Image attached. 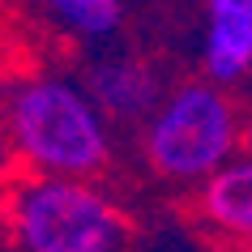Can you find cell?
Listing matches in <instances>:
<instances>
[{
	"instance_id": "ba28073f",
	"label": "cell",
	"mask_w": 252,
	"mask_h": 252,
	"mask_svg": "<svg viewBox=\"0 0 252 252\" xmlns=\"http://www.w3.org/2000/svg\"><path fill=\"white\" fill-rule=\"evenodd\" d=\"M0 68H4V34H0Z\"/></svg>"
},
{
	"instance_id": "9c48e42d",
	"label": "cell",
	"mask_w": 252,
	"mask_h": 252,
	"mask_svg": "<svg viewBox=\"0 0 252 252\" xmlns=\"http://www.w3.org/2000/svg\"><path fill=\"white\" fill-rule=\"evenodd\" d=\"M0 167H4V146H0Z\"/></svg>"
},
{
	"instance_id": "277c9868",
	"label": "cell",
	"mask_w": 252,
	"mask_h": 252,
	"mask_svg": "<svg viewBox=\"0 0 252 252\" xmlns=\"http://www.w3.org/2000/svg\"><path fill=\"white\" fill-rule=\"evenodd\" d=\"M201 68L210 86H231L252 73V0H214L205 13Z\"/></svg>"
},
{
	"instance_id": "52a82bcc",
	"label": "cell",
	"mask_w": 252,
	"mask_h": 252,
	"mask_svg": "<svg viewBox=\"0 0 252 252\" xmlns=\"http://www.w3.org/2000/svg\"><path fill=\"white\" fill-rule=\"evenodd\" d=\"M47 17H56L60 30L94 43L120 30L124 4H116V0H56V4H47Z\"/></svg>"
},
{
	"instance_id": "7a4b0ae2",
	"label": "cell",
	"mask_w": 252,
	"mask_h": 252,
	"mask_svg": "<svg viewBox=\"0 0 252 252\" xmlns=\"http://www.w3.org/2000/svg\"><path fill=\"white\" fill-rule=\"evenodd\" d=\"M239 141V111L218 86L184 81L162 94L146 124V158L167 180H210Z\"/></svg>"
},
{
	"instance_id": "5b68a950",
	"label": "cell",
	"mask_w": 252,
	"mask_h": 252,
	"mask_svg": "<svg viewBox=\"0 0 252 252\" xmlns=\"http://www.w3.org/2000/svg\"><path fill=\"white\" fill-rule=\"evenodd\" d=\"M81 90L98 107V116L111 111L120 120H137L158 107V77L146 60H133V56L98 60L90 68V86H81Z\"/></svg>"
},
{
	"instance_id": "6da1fadb",
	"label": "cell",
	"mask_w": 252,
	"mask_h": 252,
	"mask_svg": "<svg viewBox=\"0 0 252 252\" xmlns=\"http://www.w3.org/2000/svg\"><path fill=\"white\" fill-rule=\"evenodd\" d=\"M4 133L13 150L52 180H90L111 162V141L98 107L77 81L30 77L13 86L4 107Z\"/></svg>"
},
{
	"instance_id": "3957f363",
	"label": "cell",
	"mask_w": 252,
	"mask_h": 252,
	"mask_svg": "<svg viewBox=\"0 0 252 252\" xmlns=\"http://www.w3.org/2000/svg\"><path fill=\"white\" fill-rule=\"evenodd\" d=\"M13 231L26 252H124L128 222L86 180L34 175L13 188Z\"/></svg>"
},
{
	"instance_id": "8992f818",
	"label": "cell",
	"mask_w": 252,
	"mask_h": 252,
	"mask_svg": "<svg viewBox=\"0 0 252 252\" xmlns=\"http://www.w3.org/2000/svg\"><path fill=\"white\" fill-rule=\"evenodd\" d=\"M201 214L231 235L252 239V158L214 171L201 188Z\"/></svg>"
}]
</instances>
